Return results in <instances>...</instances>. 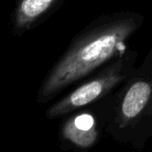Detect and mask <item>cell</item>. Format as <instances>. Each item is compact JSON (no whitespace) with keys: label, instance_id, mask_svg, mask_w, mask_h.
<instances>
[{"label":"cell","instance_id":"6da1fadb","mask_svg":"<svg viewBox=\"0 0 152 152\" xmlns=\"http://www.w3.org/2000/svg\"><path fill=\"white\" fill-rule=\"evenodd\" d=\"M132 20H120L99 29L76 45L53 70L45 83L41 97H51L110 58L134 29Z\"/></svg>","mask_w":152,"mask_h":152},{"label":"cell","instance_id":"277c9868","mask_svg":"<svg viewBox=\"0 0 152 152\" xmlns=\"http://www.w3.org/2000/svg\"><path fill=\"white\" fill-rule=\"evenodd\" d=\"M57 0H21L18 5L16 24L25 27L45 14Z\"/></svg>","mask_w":152,"mask_h":152},{"label":"cell","instance_id":"7a4b0ae2","mask_svg":"<svg viewBox=\"0 0 152 152\" xmlns=\"http://www.w3.org/2000/svg\"><path fill=\"white\" fill-rule=\"evenodd\" d=\"M118 80L119 77L117 76H106L103 78L90 81V83L83 85V87L78 88L68 98H65L58 104L49 110L48 115L50 117L59 116V115L70 112L73 108L86 105V104L94 101L106 90L112 88L115 83H118Z\"/></svg>","mask_w":152,"mask_h":152},{"label":"cell","instance_id":"5b68a950","mask_svg":"<svg viewBox=\"0 0 152 152\" xmlns=\"http://www.w3.org/2000/svg\"><path fill=\"white\" fill-rule=\"evenodd\" d=\"M66 137L71 140L73 143L77 144L78 146H90L96 139L95 129L91 130H83L74 125L73 121L68 123L65 128Z\"/></svg>","mask_w":152,"mask_h":152},{"label":"cell","instance_id":"3957f363","mask_svg":"<svg viewBox=\"0 0 152 152\" xmlns=\"http://www.w3.org/2000/svg\"><path fill=\"white\" fill-rule=\"evenodd\" d=\"M151 89L147 83L139 81L131 86L122 104V112L127 118H133L139 115L146 105L150 97Z\"/></svg>","mask_w":152,"mask_h":152},{"label":"cell","instance_id":"8992f818","mask_svg":"<svg viewBox=\"0 0 152 152\" xmlns=\"http://www.w3.org/2000/svg\"><path fill=\"white\" fill-rule=\"evenodd\" d=\"M73 123L76 127L83 130H91L94 129V119L90 115H79L73 120Z\"/></svg>","mask_w":152,"mask_h":152}]
</instances>
